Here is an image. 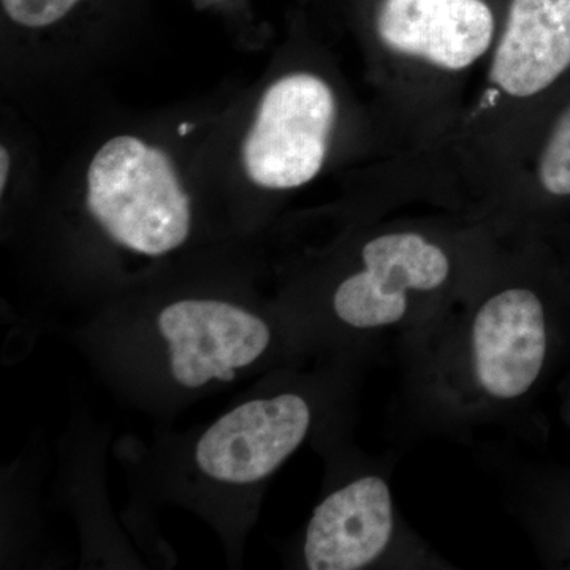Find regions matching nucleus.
<instances>
[{
  "label": "nucleus",
  "instance_id": "12",
  "mask_svg": "<svg viewBox=\"0 0 570 570\" xmlns=\"http://www.w3.org/2000/svg\"><path fill=\"white\" fill-rule=\"evenodd\" d=\"M562 513H564V519L561 521L562 550H564V554H568L570 560V505L568 509L564 508Z\"/></svg>",
  "mask_w": 570,
  "mask_h": 570
},
{
  "label": "nucleus",
  "instance_id": "7",
  "mask_svg": "<svg viewBox=\"0 0 570 570\" xmlns=\"http://www.w3.org/2000/svg\"><path fill=\"white\" fill-rule=\"evenodd\" d=\"M395 534L389 483L366 475L333 491L307 524L305 561L311 570L367 568L387 551Z\"/></svg>",
  "mask_w": 570,
  "mask_h": 570
},
{
  "label": "nucleus",
  "instance_id": "9",
  "mask_svg": "<svg viewBox=\"0 0 570 570\" xmlns=\"http://www.w3.org/2000/svg\"><path fill=\"white\" fill-rule=\"evenodd\" d=\"M570 70V0H512L491 81L512 97L538 96Z\"/></svg>",
  "mask_w": 570,
  "mask_h": 570
},
{
  "label": "nucleus",
  "instance_id": "1",
  "mask_svg": "<svg viewBox=\"0 0 570 570\" xmlns=\"http://www.w3.org/2000/svg\"><path fill=\"white\" fill-rule=\"evenodd\" d=\"M88 208L116 243L164 255L186 242L190 204L167 154L135 137H116L94 156Z\"/></svg>",
  "mask_w": 570,
  "mask_h": 570
},
{
  "label": "nucleus",
  "instance_id": "4",
  "mask_svg": "<svg viewBox=\"0 0 570 570\" xmlns=\"http://www.w3.org/2000/svg\"><path fill=\"white\" fill-rule=\"evenodd\" d=\"M363 269L333 296L337 318L362 332L390 328L406 318L412 295L433 294L450 277L449 255L414 232L385 234L362 250Z\"/></svg>",
  "mask_w": 570,
  "mask_h": 570
},
{
  "label": "nucleus",
  "instance_id": "13",
  "mask_svg": "<svg viewBox=\"0 0 570 570\" xmlns=\"http://www.w3.org/2000/svg\"><path fill=\"white\" fill-rule=\"evenodd\" d=\"M0 160H2V168H0V171H2V176H0V184H2V190L3 187H6L7 184V176H9L10 170V157L9 153H7V149L3 148L0 149Z\"/></svg>",
  "mask_w": 570,
  "mask_h": 570
},
{
  "label": "nucleus",
  "instance_id": "6",
  "mask_svg": "<svg viewBox=\"0 0 570 570\" xmlns=\"http://www.w3.org/2000/svg\"><path fill=\"white\" fill-rule=\"evenodd\" d=\"M159 330L170 348L171 374L187 389L232 381L272 341L265 321L217 299H181L165 307Z\"/></svg>",
  "mask_w": 570,
  "mask_h": 570
},
{
  "label": "nucleus",
  "instance_id": "2",
  "mask_svg": "<svg viewBox=\"0 0 570 570\" xmlns=\"http://www.w3.org/2000/svg\"><path fill=\"white\" fill-rule=\"evenodd\" d=\"M558 324L532 288L510 287L489 296L468 328L464 362L475 392L497 403L530 395L560 343Z\"/></svg>",
  "mask_w": 570,
  "mask_h": 570
},
{
  "label": "nucleus",
  "instance_id": "3",
  "mask_svg": "<svg viewBox=\"0 0 570 570\" xmlns=\"http://www.w3.org/2000/svg\"><path fill=\"white\" fill-rule=\"evenodd\" d=\"M336 119L332 89L316 75L281 78L265 92L245 146L247 175L265 189L313 181L328 151Z\"/></svg>",
  "mask_w": 570,
  "mask_h": 570
},
{
  "label": "nucleus",
  "instance_id": "8",
  "mask_svg": "<svg viewBox=\"0 0 570 570\" xmlns=\"http://www.w3.org/2000/svg\"><path fill=\"white\" fill-rule=\"evenodd\" d=\"M377 32L390 50L464 70L489 50L494 18L483 0H384Z\"/></svg>",
  "mask_w": 570,
  "mask_h": 570
},
{
  "label": "nucleus",
  "instance_id": "10",
  "mask_svg": "<svg viewBox=\"0 0 570 570\" xmlns=\"http://www.w3.org/2000/svg\"><path fill=\"white\" fill-rule=\"evenodd\" d=\"M539 183L551 197H570V104L558 116L538 167Z\"/></svg>",
  "mask_w": 570,
  "mask_h": 570
},
{
  "label": "nucleus",
  "instance_id": "11",
  "mask_svg": "<svg viewBox=\"0 0 570 570\" xmlns=\"http://www.w3.org/2000/svg\"><path fill=\"white\" fill-rule=\"evenodd\" d=\"M80 0H2L11 21L24 28H47L62 20Z\"/></svg>",
  "mask_w": 570,
  "mask_h": 570
},
{
  "label": "nucleus",
  "instance_id": "5",
  "mask_svg": "<svg viewBox=\"0 0 570 570\" xmlns=\"http://www.w3.org/2000/svg\"><path fill=\"white\" fill-rule=\"evenodd\" d=\"M309 426V404L295 393L247 401L206 431L195 461L217 482L255 483L285 463L303 444Z\"/></svg>",
  "mask_w": 570,
  "mask_h": 570
}]
</instances>
